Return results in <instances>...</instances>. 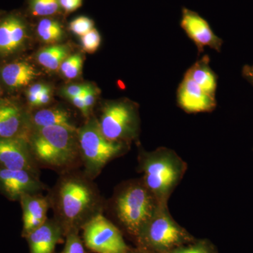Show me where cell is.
<instances>
[{
	"label": "cell",
	"instance_id": "6da1fadb",
	"mask_svg": "<svg viewBox=\"0 0 253 253\" xmlns=\"http://www.w3.org/2000/svg\"><path fill=\"white\" fill-rule=\"evenodd\" d=\"M50 206L65 237L82 230L88 221L102 214L106 203L93 179L78 169L61 173L49 191Z\"/></svg>",
	"mask_w": 253,
	"mask_h": 253
},
{
	"label": "cell",
	"instance_id": "7a4b0ae2",
	"mask_svg": "<svg viewBox=\"0 0 253 253\" xmlns=\"http://www.w3.org/2000/svg\"><path fill=\"white\" fill-rule=\"evenodd\" d=\"M27 139L40 168L61 174L78 169L82 165L78 129L63 126L31 127Z\"/></svg>",
	"mask_w": 253,
	"mask_h": 253
},
{
	"label": "cell",
	"instance_id": "52a82bcc",
	"mask_svg": "<svg viewBox=\"0 0 253 253\" xmlns=\"http://www.w3.org/2000/svg\"><path fill=\"white\" fill-rule=\"evenodd\" d=\"M97 120L103 134L110 141L129 144L139 135L140 121L137 107L129 101L107 103Z\"/></svg>",
	"mask_w": 253,
	"mask_h": 253
},
{
	"label": "cell",
	"instance_id": "e575fe53",
	"mask_svg": "<svg viewBox=\"0 0 253 253\" xmlns=\"http://www.w3.org/2000/svg\"><path fill=\"white\" fill-rule=\"evenodd\" d=\"M127 253H147L144 252V251H141V250L137 249L136 248V249H130V251H129Z\"/></svg>",
	"mask_w": 253,
	"mask_h": 253
},
{
	"label": "cell",
	"instance_id": "9a60e30c",
	"mask_svg": "<svg viewBox=\"0 0 253 253\" xmlns=\"http://www.w3.org/2000/svg\"><path fill=\"white\" fill-rule=\"evenodd\" d=\"M23 212V230L21 236H26L42 225L48 219L47 212L50 206L48 195L42 194H26L19 201Z\"/></svg>",
	"mask_w": 253,
	"mask_h": 253
},
{
	"label": "cell",
	"instance_id": "9c48e42d",
	"mask_svg": "<svg viewBox=\"0 0 253 253\" xmlns=\"http://www.w3.org/2000/svg\"><path fill=\"white\" fill-rule=\"evenodd\" d=\"M46 189L34 173L0 168V193L9 201H19L24 195L42 194Z\"/></svg>",
	"mask_w": 253,
	"mask_h": 253
},
{
	"label": "cell",
	"instance_id": "3957f363",
	"mask_svg": "<svg viewBox=\"0 0 253 253\" xmlns=\"http://www.w3.org/2000/svg\"><path fill=\"white\" fill-rule=\"evenodd\" d=\"M138 169L145 185L161 204H168L182 180L187 165L175 151L166 147L139 151Z\"/></svg>",
	"mask_w": 253,
	"mask_h": 253
},
{
	"label": "cell",
	"instance_id": "ac0fdd59",
	"mask_svg": "<svg viewBox=\"0 0 253 253\" xmlns=\"http://www.w3.org/2000/svg\"><path fill=\"white\" fill-rule=\"evenodd\" d=\"M29 119L31 128L63 126L78 129L72 122L70 113L61 108L43 109L35 113H30Z\"/></svg>",
	"mask_w": 253,
	"mask_h": 253
},
{
	"label": "cell",
	"instance_id": "7402d4cb",
	"mask_svg": "<svg viewBox=\"0 0 253 253\" xmlns=\"http://www.w3.org/2000/svg\"><path fill=\"white\" fill-rule=\"evenodd\" d=\"M28 6L33 17H51L61 11L59 0H28Z\"/></svg>",
	"mask_w": 253,
	"mask_h": 253
},
{
	"label": "cell",
	"instance_id": "ba28073f",
	"mask_svg": "<svg viewBox=\"0 0 253 253\" xmlns=\"http://www.w3.org/2000/svg\"><path fill=\"white\" fill-rule=\"evenodd\" d=\"M82 231L83 242L91 252L127 253L130 251L122 233L103 213L88 221Z\"/></svg>",
	"mask_w": 253,
	"mask_h": 253
},
{
	"label": "cell",
	"instance_id": "f1b7e54d",
	"mask_svg": "<svg viewBox=\"0 0 253 253\" xmlns=\"http://www.w3.org/2000/svg\"><path fill=\"white\" fill-rule=\"evenodd\" d=\"M46 84H33L27 91V99L28 103L32 107H38V96L44 91L46 87Z\"/></svg>",
	"mask_w": 253,
	"mask_h": 253
},
{
	"label": "cell",
	"instance_id": "7c38bea8",
	"mask_svg": "<svg viewBox=\"0 0 253 253\" xmlns=\"http://www.w3.org/2000/svg\"><path fill=\"white\" fill-rule=\"evenodd\" d=\"M29 114L14 100L0 99V138L28 139L31 130Z\"/></svg>",
	"mask_w": 253,
	"mask_h": 253
},
{
	"label": "cell",
	"instance_id": "836d02e7",
	"mask_svg": "<svg viewBox=\"0 0 253 253\" xmlns=\"http://www.w3.org/2000/svg\"><path fill=\"white\" fill-rule=\"evenodd\" d=\"M243 77L253 85V65H246L243 68Z\"/></svg>",
	"mask_w": 253,
	"mask_h": 253
},
{
	"label": "cell",
	"instance_id": "484cf974",
	"mask_svg": "<svg viewBox=\"0 0 253 253\" xmlns=\"http://www.w3.org/2000/svg\"><path fill=\"white\" fill-rule=\"evenodd\" d=\"M61 253H87L85 245L79 233H70L66 236L64 249Z\"/></svg>",
	"mask_w": 253,
	"mask_h": 253
},
{
	"label": "cell",
	"instance_id": "4fadbf2b",
	"mask_svg": "<svg viewBox=\"0 0 253 253\" xmlns=\"http://www.w3.org/2000/svg\"><path fill=\"white\" fill-rule=\"evenodd\" d=\"M177 103L188 113L212 112L217 106L215 95L205 91L186 74L178 88Z\"/></svg>",
	"mask_w": 253,
	"mask_h": 253
},
{
	"label": "cell",
	"instance_id": "d6a6232c",
	"mask_svg": "<svg viewBox=\"0 0 253 253\" xmlns=\"http://www.w3.org/2000/svg\"><path fill=\"white\" fill-rule=\"evenodd\" d=\"M50 100H51V89L49 86H46L44 91L38 96V107L49 104Z\"/></svg>",
	"mask_w": 253,
	"mask_h": 253
},
{
	"label": "cell",
	"instance_id": "44dd1931",
	"mask_svg": "<svg viewBox=\"0 0 253 253\" xmlns=\"http://www.w3.org/2000/svg\"><path fill=\"white\" fill-rule=\"evenodd\" d=\"M36 31L42 41L49 44L61 41L64 35L62 24L53 17L41 18L37 24Z\"/></svg>",
	"mask_w": 253,
	"mask_h": 253
},
{
	"label": "cell",
	"instance_id": "8fae6325",
	"mask_svg": "<svg viewBox=\"0 0 253 253\" xmlns=\"http://www.w3.org/2000/svg\"><path fill=\"white\" fill-rule=\"evenodd\" d=\"M180 26L194 42L199 52H204L206 47L221 51L222 40L216 36L208 21L196 11L183 7Z\"/></svg>",
	"mask_w": 253,
	"mask_h": 253
},
{
	"label": "cell",
	"instance_id": "1f68e13d",
	"mask_svg": "<svg viewBox=\"0 0 253 253\" xmlns=\"http://www.w3.org/2000/svg\"><path fill=\"white\" fill-rule=\"evenodd\" d=\"M69 100L77 109L81 111L83 116H85L86 118L89 117V112H90V111L86 108V105L84 102V100H83L81 96L71 98Z\"/></svg>",
	"mask_w": 253,
	"mask_h": 253
},
{
	"label": "cell",
	"instance_id": "f546056e",
	"mask_svg": "<svg viewBox=\"0 0 253 253\" xmlns=\"http://www.w3.org/2000/svg\"><path fill=\"white\" fill-rule=\"evenodd\" d=\"M60 7L65 14H70L81 7L83 0H59Z\"/></svg>",
	"mask_w": 253,
	"mask_h": 253
},
{
	"label": "cell",
	"instance_id": "d590c367",
	"mask_svg": "<svg viewBox=\"0 0 253 253\" xmlns=\"http://www.w3.org/2000/svg\"><path fill=\"white\" fill-rule=\"evenodd\" d=\"M1 94H2V90H1V86H0V99H1Z\"/></svg>",
	"mask_w": 253,
	"mask_h": 253
},
{
	"label": "cell",
	"instance_id": "603a6c76",
	"mask_svg": "<svg viewBox=\"0 0 253 253\" xmlns=\"http://www.w3.org/2000/svg\"><path fill=\"white\" fill-rule=\"evenodd\" d=\"M169 253H218L214 245L208 240H196L179 246Z\"/></svg>",
	"mask_w": 253,
	"mask_h": 253
},
{
	"label": "cell",
	"instance_id": "277c9868",
	"mask_svg": "<svg viewBox=\"0 0 253 253\" xmlns=\"http://www.w3.org/2000/svg\"><path fill=\"white\" fill-rule=\"evenodd\" d=\"M160 204L141 178L126 181L118 186L111 203L118 222L134 239Z\"/></svg>",
	"mask_w": 253,
	"mask_h": 253
},
{
	"label": "cell",
	"instance_id": "4316f807",
	"mask_svg": "<svg viewBox=\"0 0 253 253\" xmlns=\"http://www.w3.org/2000/svg\"><path fill=\"white\" fill-rule=\"evenodd\" d=\"M83 49L88 53H94L101 44V36L97 30H91L84 36L81 37Z\"/></svg>",
	"mask_w": 253,
	"mask_h": 253
},
{
	"label": "cell",
	"instance_id": "83f0119b",
	"mask_svg": "<svg viewBox=\"0 0 253 253\" xmlns=\"http://www.w3.org/2000/svg\"><path fill=\"white\" fill-rule=\"evenodd\" d=\"M90 84H73L66 86L62 90L63 94L68 99L76 96H82L91 87Z\"/></svg>",
	"mask_w": 253,
	"mask_h": 253
},
{
	"label": "cell",
	"instance_id": "30bf717a",
	"mask_svg": "<svg viewBox=\"0 0 253 253\" xmlns=\"http://www.w3.org/2000/svg\"><path fill=\"white\" fill-rule=\"evenodd\" d=\"M0 168L41 174L28 139L23 137L0 138Z\"/></svg>",
	"mask_w": 253,
	"mask_h": 253
},
{
	"label": "cell",
	"instance_id": "cb8c5ba5",
	"mask_svg": "<svg viewBox=\"0 0 253 253\" xmlns=\"http://www.w3.org/2000/svg\"><path fill=\"white\" fill-rule=\"evenodd\" d=\"M83 63V59L81 54H73L63 61L60 66V71L68 79H75L81 73Z\"/></svg>",
	"mask_w": 253,
	"mask_h": 253
},
{
	"label": "cell",
	"instance_id": "d4e9b609",
	"mask_svg": "<svg viewBox=\"0 0 253 253\" xmlns=\"http://www.w3.org/2000/svg\"><path fill=\"white\" fill-rule=\"evenodd\" d=\"M94 28L92 19L85 16H78L70 23V31L79 36H83Z\"/></svg>",
	"mask_w": 253,
	"mask_h": 253
},
{
	"label": "cell",
	"instance_id": "4dcf8cb0",
	"mask_svg": "<svg viewBox=\"0 0 253 253\" xmlns=\"http://www.w3.org/2000/svg\"><path fill=\"white\" fill-rule=\"evenodd\" d=\"M81 96L83 97V100H84L86 108L90 111L91 108L94 106L95 101H96V93L94 88L91 86L89 90L86 91Z\"/></svg>",
	"mask_w": 253,
	"mask_h": 253
},
{
	"label": "cell",
	"instance_id": "e0dca14e",
	"mask_svg": "<svg viewBox=\"0 0 253 253\" xmlns=\"http://www.w3.org/2000/svg\"><path fill=\"white\" fill-rule=\"evenodd\" d=\"M38 71L31 63L17 61L7 63L0 70V78L3 83L12 89L27 86L38 76Z\"/></svg>",
	"mask_w": 253,
	"mask_h": 253
},
{
	"label": "cell",
	"instance_id": "5bb4252c",
	"mask_svg": "<svg viewBox=\"0 0 253 253\" xmlns=\"http://www.w3.org/2000/svg\"><path fill=\"white\" fill-rule=\"evenodd\" d=\"M28 38V26L18 14L0 18V56H8L21 50Z\"/></svg>",
	"mask_w": 253,
	"mask_h": 253
},
{
	"label": "cell",
	"instance_id": "d6986e66",
	"mask_svg": "<svg viewBox=\"0 0 253 253\" xmlns=\"http://www.w3.org/2000/svg\"><path fill=\"white\" fill-rule=\"evenodd\" d=\"M210 59L205 55L191 66L185 74L210 94L215 95L217 77L210 67Z\"/></svg>",
	"mask_w": 253,
	"mask_h": 253
},
{
	"label": "cell",
	"instance_id": "ffe728a7",
	"mask_svg": "<svg viewBox=\"0 0 253 253\" xmlns=\"http://www.w3.org/2000/svg\"><path fill=\"white\" fill-rule=\"evenodd\" d=\"M68 49L64 45H52L42 49L37 59L43 67L49 71H56L68 56Z\"/></svg>",
	"mask_w": 253,
	"mask_h": 253
},
{
	"label": "cell",
	"instance_id": "8992f818",
	"mask_svg": "<svg viewBox=\"0 0 253 253\" xmlns=\"http://www.w3.org/2000/svg\"><path fill=\"white\" fill-rule=\"evenodd\" d=\"M194 237L173 219L168 204H160L135 238L137 249L147 253H169Z\"/></svg>",
	"mask_w": 253,
	"mask_h": 253
},
{
	"label": "cell",
	"instance_id": "5b68a950",
	"mask_svg": "<svg viewBox=\"0 0 253 253\" xmlns=\"http://www.w3.org/2000/svg\"><path fill=\"white\" fill-rule=\"evenodd\" d=\"M78 139L83 172L93 180L108 163L122 156L129 148V144L109 140L94 117L89 118L85 124L78 129Z\"/></svg>",
	"mask_w": 253,
	"mask_h": 253
},
{
	"label": "cell",
	"instance_id": "2e32d148",
	"mask_svg": "<svg viewBox=\"0 0 253 253\" xmlns=\"http://www.w3.org/2000/svg\"><path fill=\"white\" fill-rule=\"evenodd\" d=\"M64 232L57 221L47 219L45 222L30 233L27 240L31 253H54L56 245L62 242Z\"/></svg>",
	"mask_w": 253,
	"mask_h": 253
}]
</instances>
